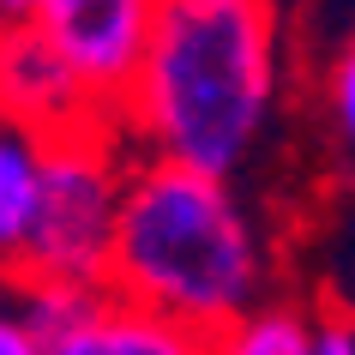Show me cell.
<instances>
[{"instance_id": "11", "label": "cell", "mask_w": 355, "mask_h": 355, "mask_svg": "<svg viewBox=\"0 0 355 355\" xmlns=\"http://www.w3.org/2000/svg\"><path fill=\"white\" fill-rule=\"evenodd\" d=\"M313 355H355V307H319L313 313Z\"/></svg>"}, {"instance_id": "1", "label": "cell", "mask_w": 355, "mask_h": 355, "mask_svg": "<svg viewBox=\"0 0 355 355\" xmlns=\"http://www.w3.org/2000/svg\"><path fill=\"white\" fill-rule=\"evenodd\" d=\"M283 96L277 0H157L150 49L121 109L145 157L241 175L259 157Z\"/></svg>"}, {"instance_id": "5", "label": "cell", "mask_w": 355, "mask_h": 355, "mask_svg": "<svg viewBox=\"0 0 355 355\" xmlns=\"http://www.w3.org/2000/svg\"><path fill=\"white\" fill-rule=\"evenodd\" d=\"M0 121L55 139V132L91 127L109 114H96L91 91L67 67L49 24H0Z\"/></svg>"}, {"instance_id": "2", "label": "cell", "mask_w": 355, "mask_h": 355, "mask_svg": "<svg viewBox=\"0 0 355 355\" xmlns=\"http://www.w3.org/2000/svg\"><path fill=\"white\" fill-rule=\"evenodd\" d=\"M109 289L217 337L271 301V241L229 175L132 150Z\"/></svg>"}, {"instance_id": "12", "label": "cell", "mask_w": 355, "mask_h": 355, "mask_svg": "<svg viewBox=\"0 0 355 355\" xmlns=\"http://www.w3.org/2000/svg\"><path fill=\"white\" fill-rule=\"evenodd\" d=\"M0 355H49V343H42V337L31 331V319L19 313L12 289L0 295Z\"/></svg>"}, {"instance_id": "6", "label": "cell", "mask_w": 355, "mask_h": 355, "mask_svg": "<svg viewBox=\"0 0 355 355\" xmlns=\"http://www.w3.org/2000/svg\"><path fill=\"white\" fill-rule=\"evenodd\" d=\"M49 355H211V337L109 289L103 307L73 337H60Z\"/></svg>"}, {"instance_id": "7", "label": "cell", "mask_w": 355, "mask_h": 355, "mask_svg": "<svg viewBox=\"0 0 355 355\" xmlns=\"http://www.w3.org/2000/svg\"><path fill=\"white\" fill-rule=\"evenodd\" d=\"M42 132L0 121V289L24 277V247L42 211Z\"/></svg>"}, {"instance_id": "8", "label": "cell", "mask_w": 355, "mask_h": 355, "mask_svg": "<svg viewBox=\"0 0 355 355\" xmlns=\"http://www.w3.org/2000/svg\"><path fill=\"white\" fill-rule=\"evenodd\" d=\"M211 355H313V313L295 301H259L211 337Z\"/></svg>"}, {"instance_id": "3", "label": "cell", "mask_w": 355, "mask_h": 355, "mask_svg": "<svg viewBox=\"0 0 355 355\" xmlns=\"http://www.w3.org/2000/svg\"><path fill=\"white\" fill-rule=\"evenodd\" d=\"M127 163L132 150L114 121L55 132L42 145V211H37V229H31V247H24V277L109 289Z\"/></svg>"}, {"instance_id": "4", "label": "cell", "mask_w": 355, "mask_h": 355, "mask_svg": "<svg viewBox=\"0 0 355 355\" xmlns=\"http://www.w3.org/2000/svg\"><path fill=\"white\" fill-rule=\"evenodd\" d=\"M150 24H157V0H60V12L49 19V37L60 42L67 67L91 91L96 114H109L114 127L150 49Z\"/></svg>"}, {"instance_id": "13", "label": "cell", "mask_w": 355, "mask_h": 355, "mask_svg": "<svg viewBox=\"0 0 355 355\" xmlns=\"http://www.w3.org/2000/svg\"><path fill=\"white\" fill-rule=\"evenodd\" d=\"M60 0H0V24H49Z\"/></svg>"}, {"instance_id": "10", "label": "cell", "mask_w": 355, "mask_h": 355, "mask_svg": "<svg viewBox=\"0 0 355 355\" xmlns=\"http://www.w3.org/2000/svg\"><path fill=\"white\" fill-rule=\"evenodd\" d=\"M319 114L331 145L355 163V24L331 42V60L319 67Z\"/></svg>"}, {"instance_id": "9", "label": "cell", "mask_w": 355, "mask_h": 355, "mask_svg": "<svg viewBox=\"0 0 355 355\" xmlns=\"http://www.w3.org/2000/svg\"><path fill=\"white\" fill-rule=\"evenodd\" d=\"M109 289H85V283H55V277H24L12 283V301H19V313L31 319V331L55 349L60 337H73L85 319L103 307Z\"/></svg>"}]
</instances>
